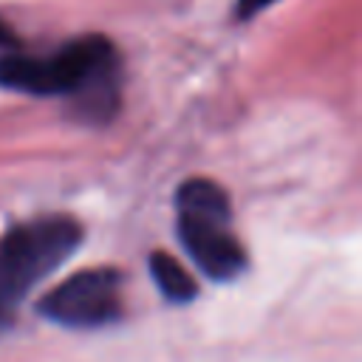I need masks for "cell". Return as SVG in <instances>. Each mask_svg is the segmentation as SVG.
<instances>
[{"label": "cell", "instance_id": "obj_1", "mask_svg": "<svg viewBox=\"0 0 362 362\" xmlns=\"http://www.w3.org/2000/svg\"><path fill=\"white\" fill-rule=\"evenodd\" d=\"M0 88L31 96H65L88 124H105L119 110L122 59L102 34L76 37L45 57L6 51L0 57Z\"/></svg>", "mask_w": 362, "mask_h": 362}, {"label": "cell", "instance_id": "obj_2", "mask_svg": "<svg viewBox=\"0 0 362 362\" xmlns=\"http://www.w3.org/2000/svg\"><path fill=\"white\" fill-rule=\"evenodd\" d=\"M82 238V223L71 215H40L0 235V328L14 322L28 291L59 269Z\"/></svg>", "mask_w": 362, "mask_h": 362}, {"label": "cell", "instance_id": "obj_3", "mask_svg": "<svg viewBox=\"0 0 362 362\" xmlns=\"http://www.w3.org/2000/svg\"><path fill=\"white\" fill-rule=\"evenodd\" d=\"M175 215L187 255L209 280L226 283L246 269V252L232 232V206L221 184L187 178L175 189Z\"/></svg>", "mask_w": 362, "mask_h": 362}, {"label": "cell", "instance_id": "obj_4", "mask_svg": "<svg viewBox=\"0 0 362 362\" xmlns=\"http://www.w3.org/2000/svg\"><path fill=\"white\" fill-rule=\"evenodd\" d=\"M124 277L116 269H82L54 286L37 305V311L65 328H105L122 320Z\"/></svg>", "mask_w": 362, "mask_h": 362}, {"label": "cell", "instance_id": "obj_5", "mask_svg": "<svg viewBox=\"0 0 362 362\" xmlns=\"http://www.w3.org/2000/svg\"><path fill=\"white\" fill-rule=\"evenodd\" d=\"M150 274L170 303H189L198 294V283L192 280V274L167 252L150 255Z\"/></svg>", "mask_w": 362, "mask_h": 362}, {"label": "cell", "instance_id": "obj_6", "mask_svg": "<svg viewBox=\"0 0 362 362\" xmlns=\"http://www.w3.org/2000/svg\"><path fill=\"white\" fill-rule=\"evenodd\" d=\"M272 3H277V0H238V6H235V17L238 20H252V17H257L266 6H272Z\"/></svg>", "mask_w": 362, "mask_h": 362}, {"label": "cell", "instance_id": "obj_7", "mask_svg": "<svg viewBox=\"0 0 362 362\" xmlns=\"http://www.w3.org/2000/svg\"><path fill=\"white\" fill-rule=\"evenodd\" d=\"M14 48H17V34L8 28L6 20H0V51L6 54V51H14Z\"/></svg>", "mask_w": 362, "mask_h": 362}]
</instances>
